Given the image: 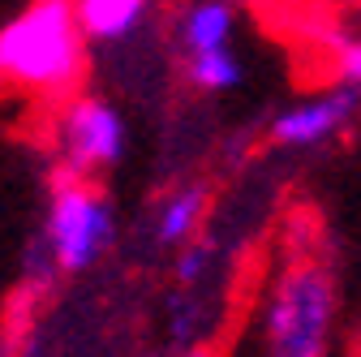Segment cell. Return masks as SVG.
<instances>
[{"label": "cell", "mask_w": 361, "mask_h": 357, "mask_svg": "<svg viewBox=\"0 0 361 357\" xmlns=\"http://www.w3.org/2000/svg\"><path fill=\"white\" fill-rule=\"evenodd\" d=\"M176 48L180 56L190 52H211V48H233L237 39V5L233 0H190L176 13Z\"/></svg>", "instance_id": "cell-8"}, {"label": "cell", "mask_w": 361, "mask_h": 357, "mask_svg": "<svg viewBox=\"0 0 361 357\" xmlns=\"http://www.w3.org/2000/svg\"><path fill=\"white\" fill-rule=\"evenodd\" d=\"M73 9L90 48H121L147 30L155 0H73Z\"/></svg>", "instance_id": "cell-7"}, {"label": "cell", "mask_w": 361, "mask_h": 357, "mask_svg": "<svg viewBox=\"0 0 361 357\" xmlns=\"http://www.w3.org/2000/svg\"><path fill=\"white\" fill-rule=\"evenodd\" d=\"M116 241V207L99 190V181L82 176H56L48 190V211H43L39 254L52 276H82Z\"/></svg>", "instance_id": "cell-3"}, {"label": "cell", "mask_w": 361, "mask_h": 357, "mask_svg": "<svg viewBox=\"0 0 361 357\" xmlns=\"http://www.w3.org/2000/svg\"><path fill=\"white\" fill-rule=\"evenodd\" d=\"M172 357H219V353H215V344H207V340H194V344H180Z\"/></svg>", "instance_id": "cell-12"}, {"label": "cell", "mask_w": 361, "mask_h": 357, "mask_svg": "<svg viewBox=\"0 0 361 357\" xmlns=\"http://www.w3.org/2000/svg\"><path fill=\"white\" fill-rule=\"evenodd\" d=\"M340 327V289L319 258L280 267L258 305L262 357H331Z\"/></svg>", "instance_id": "cell-2"}, {"label": "cell", "mask_w": 361, "mask_h": 357, "mask_svg": "<svg viewBox=\"0 0 361 357\" xmlns=\"http://www.w3.org/2000/svg\"><path fill=\"white\" fill-rule=\"evenodd\" d=\"M215 262H219V250L207 241V237H194L190 246H180L176 258H172V276L180 289H202L207 280H215Z\"/></svg>", "instance_id": "cell-10"}, {"label": "cell", "mask_w": 361, "mask_h": 357, "mask_svg": "<svg viewBox=\"0 0 361 357\" xmlns=\"http://www.w3.org/2000/svg\"><path fill=\"white\" fill-rule=\"evenodd\" d=\"M90 69V39L73 0H26L0 22V86L30 99L61 104L82 91Z\"/></svg>", "instance_id": "cell-1"}, {"label": "cell", "mask_w": 361, "mask_h": 357, "mask_svg": "<svg viewBox=\"0 0 361 357\" xmlns=\"http://www.w3.org/2000/svg\"><path fill=\"white\" fill-rule=\"evenodd\" d=\"M361 121V86L331 82L271 112L267 143L280 151H323Z\"/></svg>", "instance_id": "cell-5"}, {"label": "cell", "mask_w": 361, "mask_h": 357, "mask_svg": "<svg viewBox=\"0 0 361 357\" xmlns=\"http://www.w3.org/2000/svg\"><path fill=\"white\" fill-rule=\"evenodd\" d=\"M207 211H211V194L207 186L190 181V186H176L168 190L155 211H151V241L159 250H180V246H190L194 237H202V224H207Z\"/></svg>", "instance_id": "cell-6"}, {"label": "cell", "mask_w": 361, "mask_h": 357, "mask_svg": "<svg viewBox=\"0 0 361 357\" xmlns=\"http://www.w3.org/2000/svg\"><path fill=\"white\" fill-rule=\"evenodd\" d=\"M327 56H331L336 82L361 86V26H353V30H331V35H327Z\"/></svg>", "instance_id": "cell-11"}, {"label": "cell", "mask_w": 361, "mask_h": 357, "mask_svg": "<svg viewBox=\"0 0 361 357\" xmlns=\"http://www.w3.org/2000/svg\"><path fill=\"white\" fill-rule=\"evenodd\" d=\"M129 155V121L116 99L78 91L56 104L52 116V164L56 176L99 181L104 172L121 168Z\"/></svg>", "instance_id": "cell-4"}, {"label": "cell", "mask_w": 361, "mask_h": 357, "mask_svg": "<svg viewBox=\"0 0 361 357\" xmlns=\"http://www.w3.org/2000/svg\"><path fill=\"white\" fill-rule=\"evenodd\" d=\"M180 73L202 95H233L245 82V61L237 56V48H211V52H190L180 61Z\"/></svg>", "instance_id": "cell-9"}]
</instances>
